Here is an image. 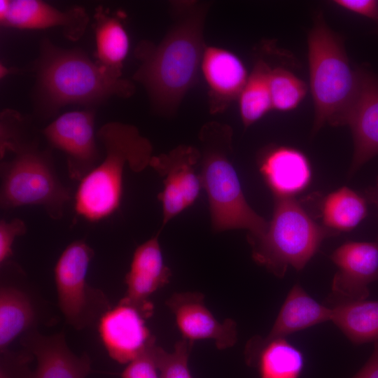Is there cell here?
<instances>
[{
  "mask_svg": "<svg viewBox=\"0 0 378 378\" xmlns=\"http://www.w3.org/2000/svg\"><path fill=\"white\" fill-rule=\"evenodd\" d=\"M149 317L122 298L97 324L98 332L108 356L120 364H128L155 344L146 325Z\"/></svg>",
  "mask_w": 378,
  "mask_h": 378,
  "instance_id": "4fadbf2b",
  "label": "cell"
},
{
  "mask_svg": "<svg viewBox=\"0 0 378 378\" xmlns=\"http://www.w3.org/2000/svg\"><path fill=\"white\" fill-rule=\"evenodd\" d=\"M155 344L129 363L121 378H161L152 351Z\"/></svg>",
  "mask_w": 378,
  "mask_h": 378,
  "instance_id": "4dcf8cb0",
  "label": "cell"
},
{
  "mask_svg": "<svg viewBox=\"0 0 378 378\" xmlns=\"http://www.w3.org/2000/svg\"><path fill=\"white\" fill-rule=\"evenodd\" d=\"M354 344L378 340V301H354L335 305L331 319Z\"/></svg>",
  "mask_w": 378,
  "mask_h": 378,
  "instance_id": "cb8c5ba5",
  "label": "cell"
},
{
  "mask_svg": "<svg viewBox=\"0 0 378 378\" xmlns=\"http://www.w3.org/2000/svg\"><path fill=\"white\" fill-rule=\"evenodd\" d=\"M323 226L338 233L355 228L366 216V198L347 187L326 195L320 207Z\"/></svg>",
  "mask_w": 378,
  "mask_h": 378,
  "instance_id": "d4e9b609",
  "label": "cell"
},
{
  "mask_svg": "<svg viewBox=\"0 0 378 378\" xmlns=\"http://www.w3.org/2000/svg\"><path fill=\"white\" fill-rule=\"evenodd\" d=\"M93 257V249L84 240H76L64 249L54 268L59 310L66 323L77 330L97 326L112 308L105 293L88 282Z\"/></svg>",
  "mask_w": 378,
  "mask_h": 378,
  "instance_id": "ba28073f",
  "label": "cell"
},
{
  "mask_svg": "<svg viewBox=\"0 0 378 378\" xmlns=\"http://www.w3.org/2000/svg\"><path fill=\"white\" fill-rule=\"evenodd\" d=\"M200 71L208 87L211 113H221L238 99L248 75L242 61L233 52L205 46Z\"/></svg>",
  "mask_w": 378,
  "mask_h": 378,
  "instance_id": "d6986e66",
  "label": "cell"
},
{
  "mask_svg": "<svg viewBox=\"0 0 378 378\" xmlns=\"http://www.w3.org/2000/svg\"><path fill=\"white\" fill-rule=\"evenodd\" d=\"M159 234L158 232L136 248L130 270L125 277L127 290L122 298L150 318L154 306L149 298L167 285L172 275L170 269L164 263Z\"/></svg>",
  "mask_w": 378,
  "mask_h": 378,
  "instance_id": "e0dca14e",
  "label": "cell"
},
{
  "mask_svg": "<svg viewBox=\"0 0 378 378\" xmlns=\"http://www.w3.org/2000/svg\"><path fill=\"white\" fill-rule=\"evenodd\" d=\"M270 70L271 67L264 60L257 61L237 99L245 127L273 109L269 86Z\"/></svg>",
  "mask_w": 378,
  "mask_h": 378,
  "instance_id": "484cf974",
  "label": "cell"
},
{
  "mask_svg": "<svg viewBox=\"0 0 378 378\" xmlns=\"http://www.w3.org/2000/svg\"><path fill=\"white\" fill-rule=\"evenodd\" d=\"M34 358L24 348L0 351V378H31L33 370L29 365Z\"/></svg>",
  "mask_w": 378,
  "mask_h": 378,
  "instance_id": "f1b7e54d",
  "label": "cell"
},
{
  "mask_svg": "<svg viewBox=\"0 0 378 378\" xmlns=\"http://www.w3.org/2000/svg\"><path fill=\"white\" fill-rule=\"evenodd\" d=\"M192 344L193 342L182 338L176 343L172 353L156 344L153 346V354L161 378H192L188 363Z\"/></svg>",
  "mask_w": 378,
  "mask_h": 378,
  "instance_id": "83f0119b",
  "label": "cell"
},
{
  "mask_svg": "<svg viewBox=\"0 0 378 378\" xmlns=\"http://www.w3.org/2000/svg\"><path fill=\"white\" fill-rule=\"evenodd\" d=\"M42 134L66 158L69 178L80 182L100 162L92 110L69 111L48 125Z\"/></svg>",
  "mask_w": 378,
  "mask_h": 378,
  "instance_id": "8fae6325",
  "label": "cell"
},
{
  "mask_svg": "<svg viewBox=\"0 0 378 378\" xmlns=\"http://www.w3.org/2000/svg\"><path fill=\"white\" fill-rule=\"evenodd\" d=\"M245 355L248 363L258 366L260 378H299L304 366L302 351L285 338L264 341L255 336Z\"/></svg>",
  "mask_w": 378,
  "mask_h": 378,
  "instance_id": "44dd1931",
  "label": "cell"
},
{
  "mask_svg": "<svg viewBox=\"0 0 378 378\" xmlns=\"http://www.w3.org/2000/svg\"><path fill=\"white\" fill-rule=\"evenodd\" d=\"M344 125L353 136L352 175L378 155V76L360 71L358 96Z\"/></svg>",
  "mask_w": 378,
  "mask_h": 378,
  "instance_id": "ac0fdd59",
  "label": "cell"
},
{
  "mask_svg": "<svg viewBox=\"0 0 378 378\" xmlns=\"http://www.w3.org/2000/svg\"><path fill=\"white\" fill-rule=\"evenodd\" d=\"M314 132L324 124L344 125L358 96L360 71L350 65L343 43L318 15L307 39Z\"/></svg>",
  "mask_w": 378,
  "mask_h": 378,
  "instance_id": "8992f818",
  "label": "cell"
},
{
  "mask_svg": "<svg viewBox=\"0 0 378 378\" xmlns=\"http://www.w3.org/2000/svg\"><path fill=\"white\" fill-rule=\"evenodd\" d=\"M36 102L42 115L69 104L92 106L112 97L127 98L133 83L112 77L77 49H63L44 38L35 65Z\"/></svg>",
  "mask_w": 378,
  "mask_h": 378,
  "instance_id": "7a4b0ae2",
  "label": "cell"
},
{
  "mask_svg": "<svg viewBox=\"0 0 378 378\" xmlns=\"http://www.w3.org/2000/svg\"><path fill=\"white\" fill-rule=\"evenodd\" d=\"M334 3L353 13L378 20V3L374 0H336Z\"/></svg>",
  "mask_w": 378,
  "mask_h": 378,
  "instance_id": "1f68e13d",
  "label": "cell"
},
{
  "mask_svg": "<svg viewBox=\"0 0 378 378\" xmlns=\"http://www.w3.org/2000/svg\"><path fill=\"white\" fill-rule=\"evenodd\" d=\"M20 341L36 361L31 378H86L91 372L90 356L74 353L63 331L46 335L33 330L22 335Z\"/></svg>",
  "mask_w": 378,
  "mask_h": 378,
  "instance_id": "2e32d148",
  "label": "cell"
},
{
  "mask_svg": "<svg viewBox=\"0 0 378 378\" xmlns=\"http://www.w3.org/2000/svg\"><path fill=\"white\" fill-rule=\"evenodd\" d=\"M269 86L272 108L279 111L295 108L307 92L304 81L281 67L271 68Z\"/></svg>",
  "mask_w": 378,
  "mask_h": 378,
  "instance_id": "4316f807",
  "label": "cell"
},
{
  "mask_svg": "<svg viewBox=\"0 0 378 378\" xmlns=\"http://www.w3.org/2000/svg\"><path fill=\"white\" fill-rule=\"evenodd\" d=\"M374 343L373 352L369 360L352 378H378V340Z\"/></svg>",
  "mask_w": 378,
  "mask_h": 378,
  "instance_id": "d6a6232c",
  "label": "cell"
},
{
  "mask_svg": "<svg viewBox=\"0 0 378 378\" xmlns=\"http://www.w3.org/2000/svg\"><path fill=\"white\" fill-rule=\"evenodd\" d=\"M201 178L209 204L211 227L216 232L246 229L248 238L265 233L268 223L248 204L230 159L232 128L218 122H206L200 131Z\"/></svg>",
  "mask_w": 378,
  "mask_h": 378,
  "instance_id": "5b68a950",
  "label": "cell"
},
{
  "mask_svg": "<svg viewBox=\"0 0 378 378\" xmlns=\"http://www.w3.org/2000/svg\"><path fill=\"white\" fill-rule=\"evenodd\" d=\"M27 230L25 222L20 218L0 220V265L10 260L15 239L26 234Z\"/></svg>",
  "mask_w": 378,
  "mask_h": 378,
  "instance_id": "f546056e",
  "label": "cell"
},
{
  "mask_svg": "<svg viewBox=\"0 0 378 378\" xmlns=\"http://www.w3.org/2000/svg\"><path fill=\"white\" fill-rule=\"evenodd\" d=\"M166 305L174 314L183 339L192 342L211 339L219 349L232 347L236 343V323L230 318L218 321L206 307L202 293H176L166 301Z\"/></svg>",
  "mask_w": 378,
  "mask_h": 378,
  "instance_id": "9a60e30c",
  "label": "cell"
},
{
  "mask_svg": "<svg viewBox=\"0 0 378 378\" xmlns=\"http://www.w3.org/2000/svg\"><path fill=\"white\" fill-rule=\"evenodd\" d=\"M200 158L198 148L187 145L152 157L149 167L163 178L164 189L158 196L162 206L161 229L198 197L203 186L195 167Z\"/></svg>",
  "mask_w": 378,
  "mask_h": 378,
  "instance_id": "30bf717a",
  "label": "cell"
},
{
  "mask_svg": "<svg viewBox=\"0 0 378 378\" xmlns=\"http://www.w3.org/2000/svg\"><path fill=\"white\" fill-rule=\"evenodd\" d=\"M332 308L318 303L299 285L289 291L274 323L264 341L285 338L293 332L329 321Z\"/></svg>",
  "mask_w": 378,
  "mask_h": 378,
  "instance_id": "7402d4cb",
  "label": "cell"
},
{
  "mask_svg": "<svg viewBox=\"0 0 378 378\" xmlns=\"http://www.w3.org/2000/svg\"><path fill=\"white\" fill-rule=\"evenodd\" d=\"M0 157L1 209L40 206L53 220L63 216L72 197L57 174L50 150L41 149L27 130L1 145Z\"/></svg>",
  "mask_w": 378,
  "mask_h": 378,
  "instance_id": "277c9868",
  "label": "cell"
},
{
  "mask_svg": "<svg viewBox=\"0 0 378 378\" xmlns=\"http://www.w3.org/2000/svg\"><path fill=\"white\" fill-rule=\"evenodd\" d=\"M365 195L366 200L374 204L378 210V178L374 186L370 187L365 190Z\"/></svg>",
  "mask_w": 378,
  "mask_h": 378,
  "instance_id": "836d02e7",
  "label": "cell"
},
{
  "mask_svg": "<svg viewBox=\"0 0 378 378\" xmlns=\"http://www.w3.org/2000/svg\"><path fill=\"white\" fill-rule=\"evenodd\" d=\"M338 267L329 300L335 305L365 300L369 296L368 285L378 281V240L349 241L330 255Z\"/></svg>",
  "mask_w": 378,
  "mask_h": 378,
  "instance_id": "7c38bea8",
  "label": "cell"
},
{
  "mask_svg": "<svg viewBox=\"0 0 378 378\" xmlns=\"http://www.w3.org/2000/svg\"><path fill=\"white\" fill-rule=\"evenodd\" d=\"M260 172L274 198L293 197L309 184L312 169L307 156L288 146H273L263 152Z\"/></svg>",
  "mask_w": 378,
  "mask_h": 378,
  "instance_id": "ffe728a7",
  "label": "cell"
},
{
  "mask_svg": "<svg viewBox=\"0 0 378 378\" xmlns=\"http://www.w3.org/2000/svg\"><path fill=\"white\" fill-rule=\"evenodd\" d=\"M0 265V351H3L24 333L41 326H54L57 316L18 264L8 260Z\"/></svg>",
  "mask_w": 378,
  "mask_h": 378,
  "instance_id": "9c48e42d",
  "label": "cell"
},
{
  "mask_svg": "<svg viewBox=\"0 0 378 378\" xmlns=\"http://www.w3.org/2000/svg\"><path fill=\"white\" fill-rule=\"evenodd\" d=\"M105 155L80 182L74 197L76 214L90 222L106 218L119 208L126 166L140 172L149 166L153 147L134 125L111 121L97 132Z\"/></svg>",
  "mask_w": 378,
  "mask_h": 378,
  "instance_id": "3957f363",
  "label": "cell"
},
{
  "mask_svg": "<svg viewBox=\"0 0 378 378\" xmlns=\"http://www.w3.org/2000/svg\"><path fill=\"white\" fill-rule=\"evenodd\" d=\"M96 63L112 77L120 78L130 41L121 22L99 7L96 9Z\"/></svg>",
  "mask_w": 378,
  "mask_h": 378,
  "instance_id": "603a6c76",
  "label": "cell"
},
{
  "mask_svg": "<svg viewBox=\"0 0 378 378\" xmlns=\"http://www.w3.org/2000/svg\"><path fill=\"white\" fill-rule=\"evenodd\" d=\"M209 8L205 2H172L173 23L162 41H143L135 50L140 65L133 79L143 85L153 109L160 115L174 113L197 80Z\"/></svg>",
  "mask_w": 378,
  "mask_h": 378,
  "instance_id": "6da1fadb",
  "label": "cell"
},
{
  "mask_svg": "<svg viewBox=\"0 0 378 378\" xmlns=\"http://www.w3.org/2000/svg\"><path fill=\"white\" fill-rule=\"evenodd\" d=\"M0 22L20 29L60 27L66 38L77 41L85 33L89 18L81 7L62 11L38 0H1Z\"/></svg>",
  "mask_w": 378,
  "mask_h": 378,
  "instance_id": "5bb4252c",
  "label": "cell"
},
{
  "mask_svg": "<svg viewBox=\"0 0 378 378\" xmlns=\"http://www.w3.org/2000/svg\"><path fill=\"white\" fill-rule=\"evenodd\" d=\"M336 234L316 223L293 197L275 198L266 231L248 241L253 260L282 277L289 266L302 270L323 239Z\"/></svg>",
  "mask_w": 378,
  "mask_h": 378,
  "instance_id": "52a82bcc",
  "label": "cell"
}]
</instances>
